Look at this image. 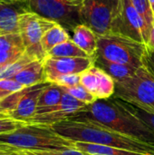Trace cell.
<instances>
[{
    "label": "cell",
    "instance_id": "17",
    "mask_svg": "<svg viewBox=\"0 0 154 155\" xmlns=\"http://www.w3.org/2000/svg\"><path fill=\"white\" fill-rule=\"evenodd\" d=\"M72 40L90 57H94L97 50V35L87 25L80 24L73 30Z\"/></svg>",
    "mask_w": 154,
    "mask_h": 155
},
{
    "label": "cell",
    "instance_id": "18",
    "mask_svg": "<svg viewBox=\"0 0 154 155\" xmlns=\"http://www.w3.org/2000/svg\"><path fill=\"white\" fill-rule=\"evenodd\" d=\"M94 64L105 71L115 81V83L132 77L138 69L132 65L110 62L96 56L94 57Z\"/></svg>",
    "mask_w": 154,
    "mask_h": 155
},
{
    "label": "cell",
    "instance_id": "20",
    "mask_svg": "<svg viewBox=\"0 0 154 155\" xmlns=\"http://www.w3.org/2000/svg\"><path fill=\"white\" fill-rule=\"evenodd\" d=\"M64 92L63 87L54 84H49L39 96L36 113L56 106L61 102Z\"/></svg>",
    "mask_w": 154,
    "mask_h": 155
},
{
    "label": "cell",
    "instance_id": "22",
    "mask_svg": "<svg viewBox=\"0 0 154 155\" xmlns=\"http://www.w3.org/2000/svg\"><path fill=\"white\" fill-rule=\"evenodd\" d=\"M46 56L50 57H90L84 51H83L79 46H77L72 38L66 42H64L52 50H50Z\"/></svg>",
    "mask_w": 154,
    "mask_h": 155
},
{
    "label": "cell",
    "instance_id": "23",
    "mask_svg": "<svg viewBox=\"0 0 154 155\" xmlns=\"http://www.w3.org/2000/svg\"><path fill=\"white\" fill-rule=\"evenodd\" d=\"M123 108H125L128 112H130L131 114H133L135 117H137L138 119H140L142 122H143L145 124H147L151 129L154 130V114L148 113L132 104H129L127 102H124L119 98H115L113 97Z\"/></svg>",
    "mask_w": 154,
    "mask_h": 155
},
{
    "label": "cell",
    "instance_id": "30",
    "mask_svg": "<svg viewBox=\"0 0 154 155\" xmlns=\"http://www.w3.org/2000/svg\"><path fill=\"white\" fill-rule=\"evenodd\" d=\"M26 124H28V123L18 121V120L13 119L11 117L1 118L0 119V134L13 132V131L25 125Z\"/></svg>",
    "mask_w": 154,
    "mask_h": 155
},
{
    "label": "cell",
    "instance_id": "9",
    "mask_svg": "<svg viewBox=\"0 0 154 155\" xmlns=\"http://www.w3.org/2000/svg\"><path fill=\"white\" fill-rule=\"evenodd\" d=\"M111 33L122 35L147 45L150 29L130 0H121Z\"/></svg>",
    "mask_w": 154,
    "mask_h": 155
},
{
    "label": "cell",
    "instance_id": "13",
    "mask_svg": "<svg viewBox=\"0 0 154 155\" xmlns=\"http://www.w3.org/2000/svg\"><path fill=\"white\" fill-rule=\"evenodd\" d=\"M50 83H42L33 86L25 87L16 109L10 114V117L18 121L28 123L36 113L39 96L42 91Z\"/></svg>",
    "mask_w": 154,
    "mask_h": 155
},
{
    "label": "cell",
    "instance_id": "25",
    "mask_svg": "<svg viewBox=\"0 0 154 155\" xmlns=\"http://www.w3.org/2000/svg\"><path fill=\"white\" fill-rule=\"evenodd\" d=\"M136 11L143 17L149 29L151 30L154 20L153 9L150 0H130Z\"/></svg>",
    "mask_w": 154,
    "mask_h": 155
},
{
    "label": "cell",
    "instance_id": "38",
    "mask_svg": "<svg viewBox=\"0 0 154 155\" xmlns=\"http://www.w3.org/2000/svg\"><path fill=\"white\" fill-rule=\"evenodd\" d=\"M12 155H22V154H18V153H14Z\"/></svg>",
    "mask_w": 154,
    "mask_h": 155
},
{
    "label": "cell",
    "instance_id": "14",
    "mask_svg": "<svg viewBox=\"0 0 154 155\" xmlns=\"http://www.w3.org/2000/svg\"><path fill=\"white\" fill-rule=\"evenodd\" d=\"M25 54V47L19 33L0 35V69L5 68Z\"/></svg>",
    "mask_w": 154,
    "mask_h": 155
},
{
    "label": "cell",
    "instance_id": "10",
    "mask_svg": "<svg viewBox=\"0 0 154 155\" xmlns=\"http://www.w3.org/2000/svg\"><path fill=\"white\" fill-rule=\"evenodd\" d=\"M45 80L53 84L54 80L65 74H81L93 65L94 57H50L44 59Z\"/></svg>",
    "mask_w": 154,
    "mask_h": 155
},
{
    "label": "cell",
    "instance_id": "11",
    "mask_svg": "<svg viewBox=\"0 0 154 155\" xmlns=\"http://www.w3.org/2000/svg\"><path fill=\"white\" fill-rule=\"evenodd\" d=\"M85 106V104L78 101L64 91L61 102L56 106L36 113L28 124L53 126L54 124L78 114Z\"/></svg>",
    "mask_w": 154,
    "mask_h": 155
},
{
    "label": "cell",
    "instance_id": "3",
    "mask_svg": "<svg viewBox=\"0 0 154 155\" xmlns=\"http://www.w3.org/2000/svg\"><path fill=\"white\" fill-rule=\"evenodd\" d=\"M0 146L12 153L74 149V142L58 134L51 126L26 124L7 134H0Z\"/></svg>",
    "mask_w": 154,
    "mask_h": 155
},
{
    "label": "cell",
    "instance_id": "24",
    "mask_svg": "<svg viewBox=\"0 0 154 155\" xmlns=\"http://www.w3.org/2000/svg\"><path fill=\"white\" fill-rule=\"evenodd\" d=\"M33 57L28 55L26 53L15 63L0 69V80L1 79H13L14 76L18 74L25 65H27L29 63L34 61Z\"/></svg>",
    "mask_w": 154,
    "mask_h": 155
},
{
    "label": "cell",
    "instance_id": "15",
    "mask_svg": "<svg viewBox=\"0 0 154 155\" xmlns=\"http://www.w3.org/2000/svg\"><path fill=\"white\" fill-rule=\"evenodd\" d=\"M28 10L27 4H5L0 2V35L18 33V19Z\"/></svg>",
    "mask_w": 154,
    "mask_h": 155
},
{
    "label": "cell",
    "instance_id": "28",
    "mask_svg": "<svg viewBox=\"0 0 154 155\" xmlns=\"http://www.w3.org/2000/svg\"><path fill=\"white\" fill-rule=\"evenodd\" d=\"M22 155H87L76 149H60L47 151H20L14 152Z\"/></svg>",
    "mask_w": 154,
    "mask_h": 155
},
{
    "label": "cell",
    "instance_id": "37",
    "mask_svg": "<svg viewBox=\"0 0 154 155\" xmlns=\"http://www.w3.org/2000/svg\"><path fill=\"white\" fill-rule=\"evenodd\" d=\"M150 2H151V4H152V6L153 7V5H154V0H150Z\"/></svg>",
    "mask_w": 154,
    "mask_h": 155
},
{
    "label": "cell",
    "instance_id": "19",
    "mask_svg": "<svg viewBox=\"0 0 154 155\" xmlns=\"http://www.w3.org/2000/svg\"><path fill=\"white\" fill-rule=\"evenodd\" d=\"M74 149L87 155H145L112 146L74 142Z\"/></svg>",
    "mask_w": 154,
    "mask_h": 155
},
{
    "label": "cell",
    "instance_id": "35",
    "mask_svg": "<svg viewBox=\"0 0 154 155\" xmlns=\"http://www.w3.org/2000/svg\"><path fill=\"white\" fill-rule=\"evenodd\" d=\"M14 153H12L10 150L6 148H3L0 146V155H12Z\"/></svg>",
    "mask_w": 154,
    "mask_h": 155
},
{
    "label": "cell",
    "instance_id": "6",
    "mask_svg": "<svg viewBox=\"0 0 154 155\" xmlns=\"http://www.w3.org/2000/svg\"><path fill=\"white\" fill-rule=\"evenodd\" d=\"M85 0H28L29 11L52 20L66 30L82 24L81 10Z\"/></svg>",
    "mask_w": 154,
    "mask_h": 155
},
{
    "label": "cell",
    "instance_id": "31",
    "mask_svg": "<svg viewBox=\"0 0 154 155\" xmlns=\"http://www.w3.org/2000/svg\"><path fill=\"white\" fill-rule=\"evenodd\" d=\"M80 74H65L57 77L53 84H57L61 87L69 88L74 87L80 84Z\"/></svg>",
    "mask_w": 154,
    "mask_h": 155
},
{
    "label": "cell",
    "instance_id": "33",
    "mask_svg": "<svg viewBox=\"0 0 154 155\" xmlns=\"http://www.w3.org/2000/svg\"><path fill=\"white\" fill-rule=\"evenodd\" d=\"M146 46L149 49L154 51V20L152 22L151 30H150V35H149V39H148V43H147Z\"/></svg>",
    "mask_w": 154,
    "mask_h": 155
},
{
    "label": "cell",
    "instance_id": "4",
    "mask_svg": "<svg viewBox=\"0 0 154 155\" xmlns=\"http://www.w3.org/2000/svg\"><path fill=\"white\" fill-rule=\"evenodd\" d=\"M146 48V45L132 38L109 33L97 35V50L95 56L110 62L140 68L143 66V57Z\"/></svg>",
    "mask_w": 154,
    "mask_h": 155
},
{
    "label": "cell",
    "instance_id": "1",
    "mask_svg": "<svg viewBox=\"0 0 154 155\" xmlns=\"http://www.w3.org/2000/svg\"><path fill=\"white\" fill-rule=\"evenodd\" d=\"M73 116L85 118L154 147V130L123 108L113 97L108 100H97Z\"/></svg>",
    "mask_w": 154,
    "mask_h": 155
},
{
    "label": "cell",
    "instance_id": "2",
    "mask_svg": "<svg viewBox=\"0 0 154 155\" xmlns=\"http://www.w3.org/2000/svg\"><path fill=\"white\" fill-rule=\"evenodd\" d=\"M61 136L82 142L120 148L145 155H154V147L107 129L85 118L69 117L51 126Z\"/></svg>",
    "mask_w": 154,
    "mask_h": 155
},
{
    "label": "cell",
    "instance_id": "32",
    "mask_svg": "<svg viewBox=\"0 0 154 155\" xmlns=\"http://www.w3.org/2000/svg\"><path fill=\"white\" fill-rule=\"evenodd\" d=\"M143 64L148 70V72L154 77V51L146 48L144 55L143 57Z\"/></svg>",
    "mask_w": 154,
    "mask_h": 155
},
{
    "label": "cell",
    "instance_id": "29",
    "mask_svg": "<svg viewBox=\"0 0 154 155\" xmlns=\"http://www.w3.org/2000/svg\"><path fill=\"white\" fill-rule=\"evenodd\" d=\"M25 88L23 85L12 79H1L0 80V99L10 95L13 93L22 90Z\"/></svg>",
    "mask_w": 154,
    "mask_h": 155
},
{
    "label": "cell",
    "instance_id": "27",
    "mask_svg": "<svg viewBox=\"0 0 154 155\" xmlns=\"http://www.w3.org/2000/svg\"><path fill=\"white\" fill-rule=\"evenodd\" d=\"M63 89L68 93L70 95H72L73 97H74L75 99H77L78 101L85 104L86 105L92 104L94 102L97 101L96 97H94L92 94H90L84 86H82L81 84L74 86V87H69V88H64L63 87Z\"/></svg>",
    "mask_w": 154,
    "mask_h": 155
},
{
    "label": "cell",
    "instance_id": "26",
    "mask_svg": "<svg viewBox=\"0 0 154 155\" xmlns=\"http://www.w3.org/2000/svg\"><path fill=\"white\" fill-rule=\"evenodd\" d=\"M25 87L20 91L11 94L10 95L1 100V112L3 114H5L8 116H10V114L16 109L19 104V101L25 93Z\"/></svg>",
    "mask_w": 154,
    "mask_h": 155
},
{
    "label": "cell",
    "instance_id": "39",
    "mask_svg": "<svg viewBox=\"0 0 154 155\" xmlns=\"http://www.w3.org/2000/svg\"><path fill=\"white\" fill-rule=\"evenodd\" d=\"M0 113H2L1 112V99H0Z\"/></svg>",
    "mask_w": 154,
    "mask_h": 155
},
{
    "label": "cell",
    "instance_id": "34",
    "mask_svg": "<svg viewBox=\"0 0 154 155\" xmlns=\"http://www.w3.org/2000/svg\"><path fill=\"white\" fill-rule=\"evenodd\" d=\"M0 2L5 4H27L28 0H0Z\"/></svg>",
    "mask_w": 154,
    "mask_h": 155
},
{
    "label": "cell",
    "instance_id": "36",
    "mask_svg": "<svg viewBox=\"0 0 154 155\" xmlns=\"http://www.w3.org/2000/svg\"><path fill=\"white\" fill-rule=\"evenodd\" d=\"M7 117H10V116H8V115L5 114L0 113V119H1V118H7Z\"/></svg>",
    "mask_w": 154,
    "mask_h": 155
},
{
    "label": "cell",
    "instance_id": "12",
    "mask_svg": "<svg viewBox=\"0 0 154 155\" xmlns=\"http://www.w3.org/2000/svg\"><path fill=\"white\" fill-rule=\"evenodd\" d=\"M80 84L97 100H108L115 92V81L95 64L80 74Z\"/></svg>",
    "mask_w": 154,
    "mask_h": 155
},
{
    "label": "cell",
    "instance_id": "16",
    "mask_svg": "<svg viewBox=\"0 0 154 155\" xmlns=\"http://www.w3.org/2000/svg\"><path fill=\"white\" fill-rule=\"evenodd\" d=\"M12 80H15L24 87L33 86L42 83H47L45 80L44 62L34 60L25 65Z\"/></svg>",
    "mask_w": 154,
    "mask_h": 155
},
{
    "label": "cell",
    "instance_id": "7",
    "mask_svg": "<svg viewBox=\"0 0 154 155\" xmlns=\"http://www.w3.org/2000/svg\"><path fill=\"white\" fill-rule=\"evenodd\" d=\"M57 23L44 18L36 13L26 10L18 19V33L25 47V53L35 60L44 61L46 54L42 47L44 33Z\"/></svg>",
    "mask_w": 154,
    "mask_h": 155
},
{
    "label": "cell",
    "instance_id": "8",
    "mask_svg": "<svg viewBox=\"0 0 154 155\" xmlns=\"http://www.w3.org/2000/svg\"><path fill=\"white\" fill-rule=\"evenodd\" d=\"M121 0H85L81 10V22L97 35L111 33Z\"/></svg>",
    "mask_w": 154,
    "mask_h": 155
},
{
    "label": "cell",
    "instance_id": "21",
    "mask_svg": "<svg viewBox=\"0 0 154 155\" xmlns=\"http://www.w3.org/2000/svg\"><path fill=\"white\" fill-rule=\"evenodd\" d=\"M70 39V35L68 34L66 29L57 24L44 33L41 44L45 54H47V53L54 47Z\"/></svg>",
    "mask_w": 154,
    "mask_h": 155
},
{
    "label": "cell",
    "instance_id": "5",
    "mask_svg": "<svg viewBox=\"0 0 154 155\" xmlns=\"http://www.w3.org/2000/svg\"><path fill=\"white\" fill-rule=\"evenodd\" d=\"M113 97L154 114V77L142 66L132 77L115 83Z\"/></svg>",
    "mask_w": 154,
    "mask_h": 155
}]
</instances>
